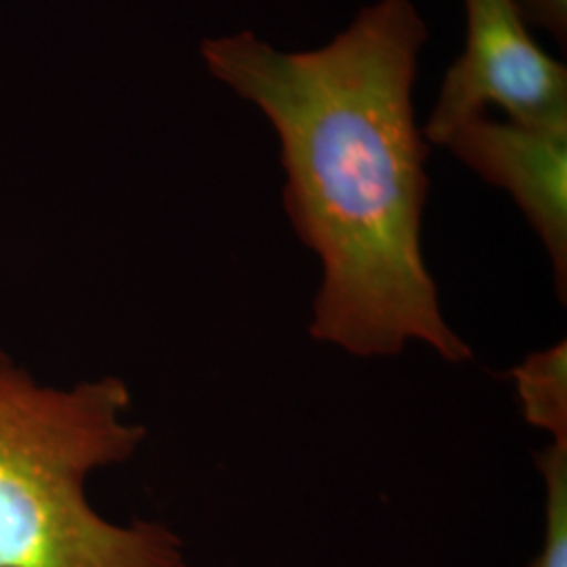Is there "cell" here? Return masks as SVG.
<instances>
[{
    "label": "cell",
    "instance_id": "1",
    "mask_svg": "<svg viewBox=\"0 0 567 567\" xmlns=\"http://www.w3.org/2000/svg\"><path fill=\"white\" fill-rule=\"evenodd\" d=\"M426 39L412 0H377L320 49L286 53L244 30L208 39L203 58L278 133L284 210L322 274L309 337L362 360L423 344L463 364L473 349L423 248L429 142L412 91Z\"/></svg>",
    "mask_w": 567,
    "mask_h": 567
},
{
    "label": "cell",
    "instance_id": "2",
    "mask_svg": "<svg viewBox=\"0 0 567 567\" xmlns=\"http://www.w3.org/2000/svg\"><path fill=\"white\" fill-rule=\"evenodd\" d=\"M128 410L118 377L39 385L0 349V567H185L171 527L118 526L86 501V477L145 440Z\"/></svg>",
    "mask_w": 567,
    "mask_h": 567
},
{
    "label": "cell",
    "instance_id": "3",
    "mask_svg": "<svg viewBox=\"0 0 567 567\" xmlns=\"http://www.w3.org/2000/svg\"><path fill=\"white\" fill-rule=\"evenodd\" d=\"M465 51L447 68L426 142L442 145L489 105L526 128L567 135L566 65L534 41L515 0H465Z\"/></svg>",
    "mask_w": 567,
    "mask_h": 567
},
{
    "label": "cell",
    "instance_id": "4",
    "mask_svg": "<svg viewBox=\"0 0 567 567\" xmlns=\"http://www.w3.org/2000/svg\"><path fill=\"white\" fill-rule=\"evenodd\" d=\"M484 182L505 189L547 250L559 301L567 299V135L543 133L487 114L442 142Z\"/></svg>",
    "mask_w": 567,
    "mask_h": 567
},
{
    "label": "cell",
    "instance_id": "5",
    "mask_svg": "<svg viewBox=\"0 0 567 567\" xmlns=\"http://www.w3.org/2000/svg\"><path fill=\"white\" fill-rule=\"evenodd\" d=\"M515 393L529 426L545 431L550 444L567 446V341L532 351L511 370Z\"/></svg>",
    "mask_w": 567,
    "mask_h": 567
},
{
    "label": "cell",
    "instance_id": "6",
    "mask_svg": "<svg viewBox=\"0 0 567 567\" xmlns=\"http://www.w3.org/2000/svg\"><path fill=\"white\" fill-rule=\"evenodd\" d=\"M536 466L545 486V536L526 567H567V446L548 444Z\"/></svg>",
    "mask_w": 567,
    "mask_h": 567
},
{
    "label": "cell",
    "instance_id": "7",
    "mask_svg": "<svg viewBox=\"0 0 567 567\" xmlns=\"http://www.w3.org/2000/svg\"><path fill=\"white\" fill-rule=\"evenodd\" d=\"M524 20L543 28L561 47L567 42V0H515Z\"/></svg>",
    "mask_w": 567,
    "mask_h": 567
}]
</instances>
